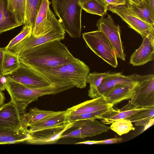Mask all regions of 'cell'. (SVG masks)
Returning a JSON list of instances; mask_svg holds the SVG:
<instances>
[{
  "instance_id": "cell-1",
  "label": "cell",
  "mask_w": 154,
  "mask_h": 154,
  "mask_svg": "<svg viewBox=\"0 0 154 154\" xmlns=\"http://www.w3.org/2000/svg\"><path fill=\"white\" fill-rule=\"evenodd\" d=\"M20 62L31 68H43L72 62L76 58L60 40L49 42L18 55Z\"/></svg>"
},
{
  "instance_id": "cell-2",
  "label": "cell",
  "mask_w": 154,
  "mask_h": 154,
  "mask_svg": "<svg viewBox=\"0 0 154 154\" xmlns=\"http://www.w3.org/2000/svg\"><path fill=\"white\" fill-rule=\"evenodd\" d=\"M79 0H51L52 6L65 32L72 38L81 36L82 9Z\"/></svg>"
},
{
  "instance_id": "cell-3",
  "label": "cell",
  "mask_w": 154,
  "mask_h": 154,
  "mask_svg": "<svg viewBox=\"0 0 154 154\" xmlns=\"http://www.w3.org/2000/svg\"><path fill=\"white\" fill-rule=\"evenodd\" d=\"M30 68L36 72L54 75L70 82L75 87L81 89L86 86L87 78L90 71L88 66L77 58L72 62L54 66L41 69Z\"/></svg>"
},
{
  "instance_id": "cell-4",
  "label": "cell",
  "mask_w": 154,
  "mask_h": 154,
  "mask_svg": "<svg viewBox=\"0 0 154 154\" xmlns=\"http://www.w3.org/2000/svg\"><path fill=\"white\" fill-rule=\"evenodd\" d=\"M5 85L11 101L17 107L20 113H26L28 105L38 98L47 95L55 94L56 88L52 85L38 88H28L20 83L5 79Z\"/></svg>"
},
{
  "instance_id": "cell-5",
  "label": "cell",
  "mask_w": 154,
  "mask_h": 154,
  "mask_svg": "<svg viewBox=\"0 0 154 154\" xmlns=\"http://www.w3.org/2000/svg\"><path fill=\"white\" fill-rule=\"evenodd\" d=\"M82 37L87 45L96 55L112 67H117L118 62L115 49L103 32L98 29L85 32Z\"/></svg>"
},
{
  "instance_id": "cell-6",
  "label": "cell",
  "mask_w": 154,
  "mask_h": 154,
  "mask_svg": "<svg viewBox=\"0 0 154 154\" xmlns=\"http://www.w3.org/2000/svg\"><path fill=\"white\" fill-rule=\"evenodd\" d=\"M3 77L32 88H41L53 84L46 78L21 62L17 69Z\"/></svg>"
},
{
  "instance_id": "cell-7",
  "label": "cell",
  "mask_w": 154,
  "mask_h": 154,
  "mask_svg": "<svg viewBox=\"0 0 154 154\" xmlns=\"http://www.w3.org/2000/svg\"><path fill=\"white\" fill-rule=\"evenodd\" d=\"M65 32L60 24L45 34L38 37L32 34L12 48L8 49L17 55L23 52L46 42L64 39Z\"/></svg>"
},
{
  "instance_id": "cell-8",
  "label": "cell",
  "mask_w": 154,
  "mask_h": 154,
  "mask_svg": "<svg viewBox=\"0 0 154 154\" xmlns=\"http://www.w3.org/2000/svg\"><path fill=\"white\" fill-rule=\"evenodd\" d=\"M107 10L119 16L129 27L140 35L143 38L154 33V26L138 17L128 7L127 4L124 5L108 7Z\"/></svg>"
},
{
  "instance_id": "cell-9",
  "label": "cell",
  "mask_w": 154,
  "mask_h": 154,
  "mask_svg": "<svg viewBox=\"0 0 154 154\" xmlns=\"http://www.w3.org/2000/svg\"><path fill=\"white\" fill-rule=\"evenodd\" d=\"M96 26L110 42L115 49L117 57L125 61L126 55L121 41L120 27L114 22L111 16L108 15L106 18L101 17L97 20Z\"/></svg>"
},
{
  "instance_id": "cell-10",
  "label": "cell",
  "mask_w": 154,
  "mask_h": 154,
  "mask_svg": "<svg viewBox=\"0 0 154 154\" xmlns=\"http://www.w3.org/2000/svg\"><path fill=\"white\" fill-rule=\"evenodd\" d=\"M139 108L154 106V74L145 75L133 97L127 104Z\"/></svg>"
},
{
  "instance_id": "cell-11",
  "label": "cell",
  "mask_w": 154,
  "mask_h": 154,
  "mask_svg": "<svg viewBox=\"0 0 154 154\" xmlns=\"http://www.w3.org/2000/svg\"><path fill=\"white\" fill-rule=\"evenodd\" d=\"M51 3L49 0H43L33 27V36L43 35L60 24L49 7Z\"/></svg>"
},
{
  "instance_id": "cell-12",
  "label": "cell",
  "mask_w": 154,
  "mask_h": 154,
  "mask_svg": "<svg viewBox=\"0 0 154 154\" xmlns=\"http://www.w3.org/2000/svg\"><path fill=\"white\" fill-rule=\"evenodd\" d=\"M72 128L75 129L66 134H63L61 138H75L84 139L92 137L107 132L108 127L97 120L87 119L74 122Z\"/></svg>"
},
{
  "instance_id": "cell-13",
  "label": "cell",
  "mask_w": 154,
  "mask_h": 154,
  "mask_svg": "<svg viewBox=\"0 0 154 154\" xmlns=\"http://www.w3.org/2000/svg\"><path fill=\"white\" fill-rule=\"evenodd\" d=\"M113 106L107 103L103 96H100L68 108L65 113L66 116L88 113H97L101 116L114 111Z\"/></svg>"
},
{
  "instance_id": "cell-14",
  "label": "cell",
  "mask_w": 154,
  "mask_h": 154,
  "mask_svg": "<svg viewBox=\"0 0 154 154\" xmlns=\"http://www.w3.org/2000/svg\"><path fill=\"white\" fill-rule=\"evenodd\" d=\"M74 123V122H70L63 126L41 130L32 133L29 132L28 138L24 142L34 145L55 143L61 138L64 132L72 128Z\"/></svg>"
},
{
  "instance_id": "cell-15",
  "label": "cell",
  "mask_w": 154,
  "mask_h": 154,
  "mask_svg": "<svg viewBox=\"0 0 154 154\" xmlns=\"http://www.w3.org/2000/svg\"><path fill=\"white\" fill-rule=\"evenodd\" d=\"M21 115L11 100L3 104L0 107V126L17 131L28 130L23 127Z\"/></svg>"
},
{
  "instance_id": "cell-16",
  "label": "cell",
  "mask_w": 154,
  "mask_h": 154,
  "mask_svg": "<svg viewBox=\"0 0 154 154\" xmlns=\"http://www.w3.org/2000/svg\"><path fill=\"white\" fill-rule=\"evenodd\" d=\"M144 75H140L136 73L128 75H123L122 73L108 72L104 76L98 88L100 96L115 85L118 84H130L139 81Z\"/></svg>"
},
{
  "instance_id": "cell-17",
  "label": "cell",
  "mask_w": 154,
  "mask_h": 154,
  "mask_svg": "<svg viewBox=\"0 0 154 154\" xmlns=\"http://www.w3.org/2000/svg\"><path fill=\"white\" fill-rule=\"evenodd\" d=\"M143 39L140 46L131 56L130 63L133 66L143 65L154 59V33Z\"/></svg>"
},
{
  "instance_id": "cell-18",
  "label": "cell",
  "mask_w": 154,
  "mask_h": 154,
  "mask_svg": "<svg viewBox=\"0 0 154 154\" xmlns=\"http://www.w3.org/2000/svg\"><path fill=\"white\" fill-rule=\"evenodd\" d=\"M141 80L130 84L117 85L102 96L107 103L113 106L123 100L131 99L134 96Z\"/></svg>"
},
{
  "instance_id": "cell-19",
  "label": "cell",
  "mask_w": 154,
  "mask_h": 154,
  "mask_svg": "<svg viewBox=\"0 0 154 154\" xmlns=\"http://www.w3.org/2000/svg\"><path fill=\"white\" fill-rule=\"evenodd\" d=\"M65 111H55L41 110L36 107L31 108L29 111L21 115L22 125L25 129L47 117L62 113Z\"/></svg>"
},
{
  "instance_id": "cell-20",
  "label": "cell",
  "mask_w": 154,
  "mask_h": 154,
  "mask_svg": "<svg viewBox=\"0 0 154 154\" xmlns=\"http://www.w3.org/2000/svg\"><path fill=\"white\" fill-rule=\"evenodd\" d=\"M69 122L65 110L62 113L47 117L29 127L28 131L29 133H32L41 130L62 127Z\"/></svg>"
},
{
  "instance_id": "cell-21",
  "label": "cell",
  "mask_w": 154,
  "mask_h": 154,
  "mask_svg": "<svg viewBox=\"0 0 154 154\" xmlns=\"http://www.w3.org/2000/svg\"><path fill=\"white\" fill-rule=\"evenodd\" d=\"M147 107H131L127 104L120 109H115L113 111L102 115L100 116V119L104 124H111L117 120L128 118Z\"/></svg>"
},
{
  "instance_id": "cell-22",
  "label": "cell",
  "mask_w": 154,
  "mask_h": 154,
  "mask_svg": "<svg viewBox=\"0 0 154 154\" xmlns=\"http://www.w3.org/2000/svg\"><path fill=\"white\" fill-rule=\"evenodd\" d=\"M21 25L8 10L7 0H2L0 4V34Z\"/></svg>"
},
{
  "instance_id": "cell-23",
  "label": "cell",
  "mask_w": 154,
  "mask_h": 154,
  "mask_svg": "<svg viewBox=\"0 0 154 154\" xmlns=\"http://www.w3.org/2000/svg\"><path fill=\"white\" fill-rule=\"evenodd\" d=\"M29 135L28 129L17 131L0 126V144L19 143L24 141Z\"/></svg>"
},
{
  "instance_id": "cell-24",
  "label": "cell",
  "mask_w": 154,
  "mask_h": 154,
  "mask_svg": "<svg viewBox=\"0 0 154 154\" xmlns=\"http://www.w3.org/2000/svg\"><path fill=\"white\" fill-rule=\"evenodd\" d=\"M128 7L143 21L154 26V18L151 14L148 0H142L139 4L128 2Z\"/></svg>"
},
{
  "instance_id": "cell-25",
  "label": "cell",
  "mask_w": 154,
  "mask_h": 154,
  "mask_svg": "<svg viewBox=\"0 0 154 154\" xmlns=\"http://www.w3.org/2000/svg\"><path fill=\"white\" fill-rule=\"evenodd\" d=\"M20 62L18 55L5 50L4 53L1 67L2 76L10 74L17 69Z\"/></svg>"
},
{
  "instance_id": "cell-26",
  "label": "cell",
  "mask_w": 154,
  "mask_h": 154,
  "mask_svg": "<svg viewBox=\"0 0 154 154\" xmlns=\"http://www.w3.org/2000/svg\"><path fill=\"white\" fill-rule=\"evenodd\" d=\"M107 72L89 73L87 78L86 83L90 85L88 90V96L89 97L93 99L100 96L98 88Z\"/></svg>"
},
{
  "instance_id": "cell-27",
  "label": "cell",
  "mask_w": 154,
  "mask_h": 154,
  "mask_svg": "<svg viewBox=\"0 0 154 154\" xmlns=\"http://www.w3.org/2000/svg\"><path fill=\"white\" fill-rule=\"evenodd\" d=\"M43 0H26L24 25L33 27L35 18Z\"/></svg>"
},
{
  "instance_id": "cell-28",
  "label": "cell",
  "mask_w": 154,
  "mask_h": 154,
  "mask_svg": "<svg viewBox=\"0 0 154 154\" xmlns=\"http://www.w3.org/2000/svg\"><path fill=\"white\" fill-rule=\"evenodd\" d=\"M87 13L103 17L107 14V7L104 0H91L80 6Z\"/></svg>"
},
{
  "instance_id": "cell-29",
  "label": "cell",
  "mask_w": 154,
  "mask_h": 154,
  "mask_svg": "<svg viewBox=\"0 0 154 154\" xmlns=\"http://www.w3.org/2000/svg\"><path fill=\"white\" fill-rule=\"evenodd\" d=\"M153 117L154 106L149 107L140 110L128 119L132 123H134L136 126H144Z\"/></svg>"
},
{
  "instance_id": "cell-30",
  "label": "cell",
  "mask_w": 154,
  "mask_h": 154,
  "mask_svg": "<svg viewBox=\"0 0 154 154\" xmlns=\"http://www.w3.org/2000/svg\"><path fill=\"white\" fill-rule=\"evenodd\" d=\"M110 129L119 136L127 134L135 129L131 121L128 118L117 120L111 124Z\"/></svg>"
},
{
  "instance_id": "cell-31",
  "label": "cell",
  "mask_w": 154,
  "mask_h": 154,
  "mask_svg": "<svg viewBox=\"0 0 154 154\" xmlns=\"http://www.w3.org/2000/svg\"><path fill=\"white\" fill-rule=\"evenodd\" d=\"M26 0H16L13 15L16 21L21 25L25 20Z\"/></svg>"
},
{
  "instance_id": "cell-32",
  "label": "cell",
  "mask_w": 154,
  "mask_h": 154,
  "mask_svg": "<svg viewBox=\"0 0 154 154\" xmlns=\"http://www.w3.org/2000/svg\"><path fill=\"white\" fill-rule=\"evenodd\" d=\"M33 27L28 25H24L20 33L9 42L5 47V50L9 49L27 37L29 36L32 33Z\"/></svg>"
},
{
  "instance_id": "cell-33",
  "label": "cell",
  "mask_w": 154,
  "mask_h": 154,
  "mask_svg": "<svg viewBox=\"0 0 154 154\" xmlns=\"http://www.w3.org/2000/svg\"><path fill=\"white\" fill-rule=\"evenodd\" d=\"M101 115L95 113H83L67 116L68 121L75 122L78 121L92 119H100Z\"/></svg>"
},
{
  "instance_id": "cell-34",
  "label": "cell",
  "mask_w": 154,
  "mask_h": 154,
  "mask_svg": "<svg viewBox=\"0 0 154 154\" xmlns=\"http://www.w3.org/2000/svg\"><path fill=\"white\" fill-rule=\"evenodd\" d=\"M107 7L124 5L127 3V0H104Z\"/></svg>"
},
{
  "instance_id": "cell-35",
  "label": "cell",
  "mask_w": 154,
  "mask_h": 154,
  "mask_svg": "<svg viewBox=\"0 0 154 154\" xmlns=\"http://www.w3.org/2000/svg\"><path fill=\"white\" fill-rule=\"evenodd\" d=\"M122 138L115 137L102 140L98 141L97 144H107L116 143L122 141Z\"/></svg>"
},
{
  "instance_id": "cell-36",
  "label": "cell",
  "mask_w": 154,
  "mask_h": 154,
  "mask_svg": "<svg viewBox=\"0 0 154 154\" xmlns=\"http://www.w3.org/2000/svg\"><path fill=\"white\" fill-rule=\"evenodd\" d=\"M16 0H7L8 10L13 13L14 12Z\"/></svg>"
},
{
  "instance_id": "cell-37",
  "label": "cell",
  "mask_w": 154,
  "mask_h": 154,
  "mask_svg": "<svg viewBox=\"0 0 154 154\" xmlns=\"http://www.w3.org/2000/svg\"><path fill=\"white\" fill-rule=\"evenodd\" d=\"M154 124V117L152 118L144 126V128L141 132L140 133L141 134L147 129L148 128L153 125Z\"/></svg>"
},
{
  "instance_id": "cell-38",
  "label": "cell",
  "mask_w": 154,
  "mask_h": 154,
  "mask_svg": "<svg viewBox=\"0 0 154 154\" xmlns=\"http://www.w3.org/2000/svg\"><path fill=\"white\" fill-rule=\"evenodd\" d=\"M5 50V47L3 48L0 47V75L2 77L1 67L3 59V54Z\"/></svg>"
},
{
  "instance_id": "cell-39",
  "label": "cell",
  "mask_w": 154,
  "mask_h": 154,
  "mask_svg": "<svg viewBox=\"0 0 154 154\" xmlns=\"http://www.w3.org/2000/svg\"><path fill=\"white\" fill-rule=\"evenodd\" d=\"M98 141L95 140H87L84 141L77 142L75 143L76 144H88L93 145L97 144Z\"/></svg>"
},
{
  "instance_id": "cell-40",
  "label": "cell",
  "mask_w": 154,
  "mask_h": 154,
  "mask_svg": "<svg viewBox=\"0 0 154 154\" xmlns=\"http://www.w3.org/2000/svg\"><path fill=\"white\" fill-rule=\"evenodd\" d=\"M148 2L151 14L154 18V0H148Z\"/></svg>"
},
{
  "instance_id": "cell-41",
  "label": "cell",
  "mask_w": 154,
  "mask_h": 154,
  "mask_svg": "<svg viewBox=\"0 0 154 154\" xmlns=\"http://www.w3.org/2000/svg\"><path fill=\"white\" fill-rule=\"evenodd\" d=\"M5 99L4 93L0 90V107L4 104Z\"/></svg>"
},
{
  "instance_id": "cell-42",
  "label": "cell",
  "mask_w": 154,
  "mask_h": 154,
  "mask_svg": "<svg viewBox=\"0 0 154 154\" xmlns=\"http://www.w3.org/2000/svg\"><path fill=\"white\" fill-rule=\"evenodd\" d=\"M4 81L2 79V77L0 75V90L2 91L5 90Z\"/></svg>"
},
{
  "instance_id": "cell-43",
  "label": "cell",
  "mask_w": 154,
  "mask_h": 154,
  "mask_svg": "<svg viewBox=\"0 0 154 154\" xmlns=\"http://www.w3.org/2000/svg\"><path fill=\"white\" fill-rule=\"evenodd\" d=\"M142 0H127L128 2H132L136 4H139L140 3Z\"/></svg>"
},
{
  "instance_id": "cell-44",
  "label": "cell",
  "mask_w": 154,
  "mask_h": 154,
  "mask_svg": "<svg viewBox=\"0 0 154 154\" xmlns=\"http://www.w3.org/2000/svg\"><path fill=\"white\" fill-rule=\"evenodd\" d=\"M91 0H79V4L81 6L84 3Z\"/></svg>"
},
{
  "instance_id": "cell-45",
  "label": "cell",
  "mask_w": 154,
  "mask_h": 154,
  "mask_svg": "<svg viewBox=\"0 0 154 154\" xmlns=\"http://www.w3.org/2000/svg\"><path fill=\"white\" fill-rule=\"evenodd\" d=\"M2 0H0V4H1Z\"/></svg>"
}]
</instances>
